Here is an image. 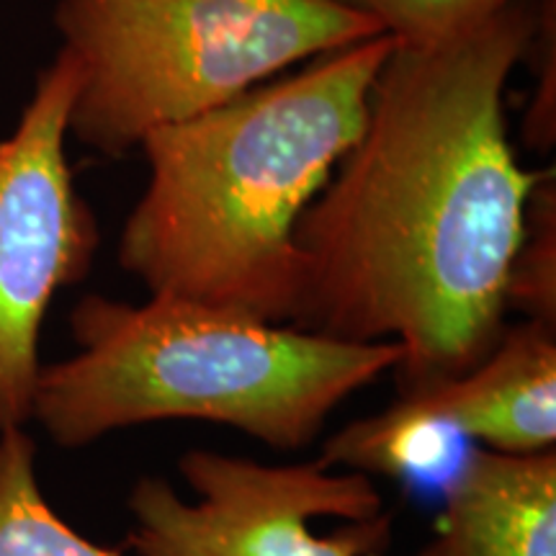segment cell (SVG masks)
I'll return each instance as SVG.
<instances>
[{
  "label": "cell",
  "instance_id": "cell-9",
  "mask_svg": "<svg viewBox=\"0 0 556 556\" xmlns=\"http://www.w3.org/2000/svg\"><path fill=\"white\" fill-rule=\"evenodd\" d=\"M0 556H124L52 510L37 479V443L24 428L0 430Z\"/></svg>",
  "mask_w": 556,
  "mask_h": 556
},
{
  "label": "cell",
  "instance_id": "cell-4",
  "mask_svg": "<svg viewBox=\"0 0 556 556\" xmlns=\"http://www.w3.org/2000/svg\"><path fill=\"white\" fill-rule=\"evenodd\" d=\"M54 26L80 67L70 135L103 155L384 34L343 0H58Z\"/></svg>",
  "mask_w": 556,
  "mask_h": 556
},
{
  "label": "cell",
  "instance_id": "cell-6",
  "mask_svg": "<svg viewBox=\"0 0 556 556\" xmlns=\"http://www.w3.org/2000/svg\"><path fill=\"white\" fill-rule=\"evenodd\" d=\"M78 88V62L60 50L0 139V430L31 420L41 323L54 296L90 274L101 245L65 155Z\"/></svg>",
  "mask_w": 556,
  "mask_h": 556
},
{
  "label": "cell",
  "instance_id": "cell-2",
  "mask_svg": "<svg viewBox=\"0 0 556 556\" xmlns=\"http://www.w3.org/2000/svg\"><path fill=\"white\" fill-rule=\"evenodd\" d=\"M389 34L315 58L225 106L150 131L148 189L119 238V266L150 296L291 323L294 232L366 122Z\"/></svg>",
  "mask_w": 556,
  "mask_h": 556
},
{
  "label": "cell",
  "instance_id": "cell-3",
  "mask_svg": "<svg viewBox=\"0 0 556 556\" xmlns=\"http://www.w3.org/2000/svg\"><path fill=\"white\" fill-rule=\"evenodd\" d=\"M78 351L41 366L31 420L62 448L163 420L235 428L268 448L315 443L348 397L394 371L397 343H345L176 296H83Z\"/></svg>",
  "mask_w": 556,
  "mask_h": 556
},
{
  "label": "cell",
  "instance_id": "cell-8",
  "mask_svg": "<svg viewBox=\"0 0 556 556\" xmlns=\"http://www.w3.org/2000/svg\"><path fill=\"white\" fill-rule=\"evenodd\" d=\"M409 556H556V448L464 456L433 539Z\"/></svg>",
  "mask_w": 556,
  "mask_h": 556
},
{
  "label": "cell",
  "instance_id": "cell-7",
  "mask_svg": "<svg viewBox=\"0 0 556 556\" xmlns=\"http://www.w3.org/2000/svg\"><path fill=\"white\" fill-rule=\"evenodd\" d=\"M441 435H464L500 454H541L556 443V328L505 330L475 368L405 389L387 409L348 422L315 462L374 477H405Z\"/></svg>",
  "mask_w": 556,
  "mask_h": 556
},
{
  "label": "cell",
  "instance_id": "cell-11",
  "mask_svg": "<svg viewBox=\"0 0 556 556\" xmlns=\"http://www.w3.org/2000/svg\"><path fill=\"white\" fill-rule=\"evenodd\" d=\"M371 16L397 45L430 47L475 29L516 0H343Z\"/></svg>",
  "mask_w": 556,
  "mask_h": 556
},
{
  "label": "cell",
  "instance_id": "cell-5",
  "mask_svg": "<svg viewBox=\"0 0 556 556\" xmlns=\"http://www.w3.org/2000/svg\"><path fill=\"white\" fill-rule=\"evenodd\" d=\"M178 471L193 492L142 477L131 486L129 546L137 556H377L394 516L374 477L304 464H261L191 448Z\"/></svg>",
  "mask_w": 556,
  "mask_h": 556
},
{
  "label": "cell",
  "instance_id": "cell-1",
  "mask_svg": "<svg viewBox=\"0 0 556 556\" xmlns=\"http://www.w3.org/2000/svg\"><path fill=\"white\" fill-rule=\"evenodd\" d=\"M533 31L516 0L441 45H394L364 129L296 225L289 325L397 343L400 392L467 374L505 332L507 276L541 180L510 148L505 90Z\"/></svg>",
  "mask_w": 556,
  "mask_h": 556
},
{
  "label": "cell",
  "instance_id": "cell-10",
  "mask_svg": "<svg viewBox=\"0 0 556 556\" xmlns=\"http://www.w3.org/2000/svg\"><path fill=\"white\" fill-rule=\"evenodd\" d=\"M507 309L523 312L531 323L556 328V199L554 178L541 176L526 212V229L510 276Z\"/></svg>",
  "mask_w": 556,
  "mask_h": 556
}]
</instances>
